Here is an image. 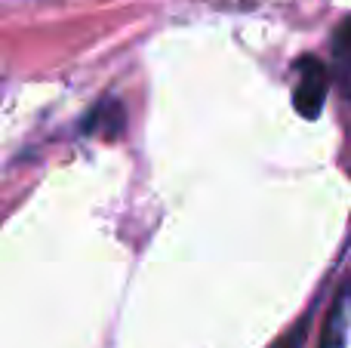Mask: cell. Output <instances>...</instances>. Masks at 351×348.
Segmentation results:
<instances>
[{"instance_id": "cell-2", "label": "cell", "mask_w": 351, "mask_h": 348, "mask_svg": "<svg viewBox=\"0 0 351 348\" xmlns=\"http://www.w3.org/2000/svg\"><path fill=\"white\" fill-rule=\"evenodd\" d=\"M127 129V111H123L121 99H102L96 102L80 121V133L84 136H102V139H117Z\"/></svg>"}, {"instance_id": "cell-3", "label": "cell", "mask_w": 351, "mask_h": 348, "mask_svg": "<svg viewBox=\"0 0 351 348\" xmlns=\"http://www.w3.org/2000/svg\"><path fill=\"white\" fill-rule=\"evenodd\" d=\"M348 321H351V284L339 290L333 308H330L327 324H324V333H321V348H346Z\"/></svg>"}, {"instance_id": "cell-4", "label": "cell", "mask_w": 351, "mask_h": 348, "mask_svg": "<svg viewBox=\"0 0 351 348\" xmlns=\"http://www.w3.org/2000/svg\"><path fill=\"white\" fill-rule=\"evenodd\" d=\"M333 77L339 84V92L351 102V16L336 25L333 34Z\"/></svg>"}, {"instance_id": "cell-5", "label": "cell", "mask_w": 351, "mask_h": 348, "mask_svg": "<svg viewBox=\"0 0 351 348\" xmlns=\"http://www.w3.org/2000/svg\"><path fill=\"white\" fill-rule=\"evenodd\" d=\"M305 333H308V318H302L290 333H284L278 343H271V348H302Z\"/></svg>"}, {"instance_id": "cell-1", "label": "cell", "mask_w": 351, "mask_h": 348, "mask_svg": "<svg viewBox=\"0 0 351 348\" xmlns=\"http://www.w3.org/2000/svg\"><path fill=\"white\" fill-rule=\"evenodd\" d=\"M327 90H330V71L324 68L321 59L305 55L296 62V84H293V105L305 121L321 117L324 102H327Z\"/></svg>"}]
</instances>
